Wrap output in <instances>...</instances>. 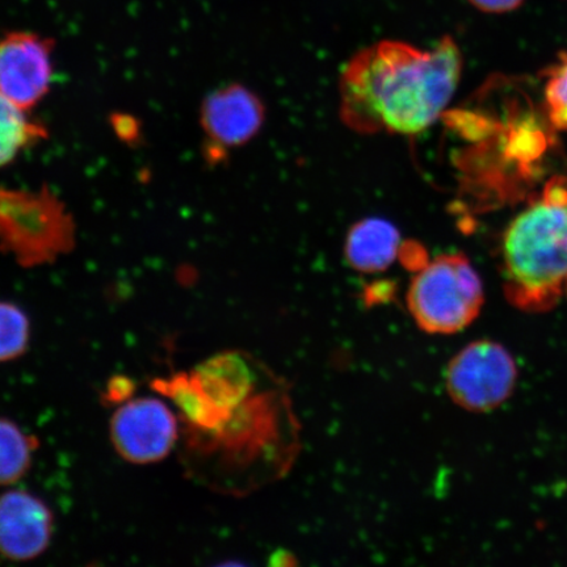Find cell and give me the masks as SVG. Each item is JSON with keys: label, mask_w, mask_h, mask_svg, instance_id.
<instances>
[{"label": "cell", "mask_w": 567, "mask_h": 567, "mask_svg": "<svg viewBox=\"0 0 567 567\" xmlns=\"http://www.w3.org/2000/svg\"><path fill=\"white\" fill-rule=\"evenodd\" d=\"M112 445L127 463L148 465L165 460L179 439V423L159 399H131L110 422Z\"/></svg>", "instance_id": "6"}, {"label": "cell", "mask_w": 567, "mask_h": 567, "mask_svg": "<svg viewBox=\"0 0 567 567\" xmlns=\"http://www.w3.org/2000/svg\"><path fill=\"white\" fill-rule=\"evenodd\" d=\"M47 137L44 127L28 116V111L0 95V167L10 165L27 148Z\"/></svg>", "instance_id": "11"}, {"label": "cell", "mask_w": 567, "mask_h": 567, "mask_svg": "<svg viewBox=\"0 0 567 567\" xmlns=\"http://www.w3.org/2000/svg\"><path fill=\"white\" fill-rule=\"evenodd\" d=\"M405 244L400 230L386 219H363L354 224L347 236V264L361 274L384 272L401 259Z\"/></svg>", "instance_id": "10"}, {"label": "cell", "mask_w": 567, "mask_h": 567, "mask_svg": "<svg viewBox=\"0 0 567 567\" xmlns=\"http://www.w3.org/2000/svg\"><path fill=\"white\" fill-rule=\"evenodd\" d=\"M74 244V224L48 190L0 188V247L24 267L51 264Z\"/></svg>", "instance_id": "4"}, {"label": "cell", "mask_w": 567, "mask_h": 567, "mask_svg": "<svg viewBox=\"0 0 567 567\" xmlns=\"http://www.w3.org/2000/svg\"><path fill=\"white\" fill-rule=\"evenodd\" d=\"M461 75L463 54L452 38L431 49L379 42L343 70L340 117L359 133L415 136L444 115Z\"/></svg>", "instance_id": "1"}, {"label": "cell", "mask_w": 567, "mask_h": 567, "mask_svg": "<svg viewBox=\"0 0 567 567\" xmlns=\"http://www.w3.org/2000/svg\"><path fill=\"white\" fill-rule=\"evenodd\" d=\"M517 367L505 347L478 340L461 350L446 368V390L460 408L485 413L513 394Z\"/></svg>", "instance_id": "5"}, {"label": "cell", "mask_w": 567, "mask_h": 567, "mask_svg": "<svg viewBox=\"0 0 567 567\" xmlns=\"http://www.w3.org/2000/svg\"><path fill=\"white\" fill-rule=\"evenodd\" d=\"M31 322L25 311L12 302L0 301V363H9L27 352Z\"/></svg>", "instance_id": "13"}, {"label": "cell", "mask_w": 567, "mask_h": 567, "mask_svg": "<svg viewBox=\"0 0 567 567\" xmlns=\"http://www.w3.org/2000/svg\"><path fill=\"white\" fill-rule=\"evenodd\" d=\"M54 516L47 503L24 491L0 496V556L30 561L51 545Z\"/></svg>", "instance_id": "9"}, {"label": "cell", "mask_w": 567, "mask_h": 567, "mask_svg": "<svg viewBox=\"0 0 567 567\" xmlns=\"http://www.w3.org/2000/svg\"><path fill=\"white\" fill-rule=\"evenodd\" d=\"M265 105L252 91L230 84L210 94L202 106L205 151L210 161L247 144L264 126Z\"/></svg>", "instance_id": "8"}, {"label": "cell", "mask_w": 567, "mask_h": 567, "mask_svg": "<svg viewBox=\"0 0 567 567\" xmlns=\"http://www.w3.org/2000/svg\"><path fill=\"white\" fill-rule=\"evenodd\" d=\"M506 299L545 313L567 289V176L557 175L507 225L499 245Z\"/></svg>", "instance_id": "2"}, {"label": "cell", "mask_w": 567, "mask_h": 567, "mask_svg": "<svg viewBox=\"0 0 567 567\" xmlns=\"http://www.w3.org/2000/svg\"><path fill=\"white\" fill-rule=\"evenodd\" d=\"M39 441L16 422L0 417V487L17 484L31 470Z\"/></svg>", "instance_id": "12"}, {"label": "cell", "mask_w": 567, "mask_h": 567, "mask_svg": "<svg viewBox=\"0 0 567 567\" xmlns=\"http://www.w3.org/2000/svg\"><path fill=\"white\" fill-rule=\"evenodd\" d=\"M406 301L411 317L423 331L450 336L476 321L485 292L464 254H443L416 269Z\"/></svg>", "instance_id": "3"}, {"label": "cell", "mask_w": 567, "mask_h": 567, "mask_svg": "<svg viewBox=\"0 0 567 567\" xmlns=\"http://www.w3.org/2000/svg\"><path fill=\"white\" fill-rule=\"evenodd\" d=\"M133 392L132 382L124 378H117L110 382L109 389H106L105 399L111 402H125L131 400L130 396Z\"/></svg>", "instance_id": "16"}, {"label": "cell", "mask_w": 567, "mask_h": 567, "mask_svg": "<svg viewBox=\"0 0 567 567\" xmlns=\"http://www.w3.org/2000/svg\"><path fill=\"white\" fill-rule=\"evenodd\" d=\"M52 41L17 32L0 38V95L31 111L51 90Z\"/></svg>", "instance_id": "7"}, {"label": "cell", "mask_w": 567, "mask_h": 567, "mask_svg": "<svg viewBox=\"0 0 567 567\" xmlns=\"http://www.w3.org/2000/svg\"><path fill=\"white\" fill-rule=\"evenodd\" d=\"M476 9L491 13H505L514 11L524 0H470Z\"/></svg>", "instance_id": "15"}, {"label": "cell", "mask_w": 567, "mask_h": 567, "mask_svg": "<svg viewBox=\"0 0 567 567\" xmlns=\"http://www.w3.org/2000/svg\"><path fill=\"white\" fill-rule=\"evenodd\" d=\"M544 99L549 125L567 133V52L545 71Z\"/></svg>", "instance_id": "14"}, {"label": "cell", "mask_w": 567, "mask_h": 567, "mask_svg": "<svg viewBox=\"0 0 567 567\" xmlns=\"http://www.w3.org/2000/svg\"><path fill=\"white\" fill-rule=\"evenodd\" d=\"M566 292H567V289H566Z\"/></svg>", "instance_id": "17"}]
</instances>
